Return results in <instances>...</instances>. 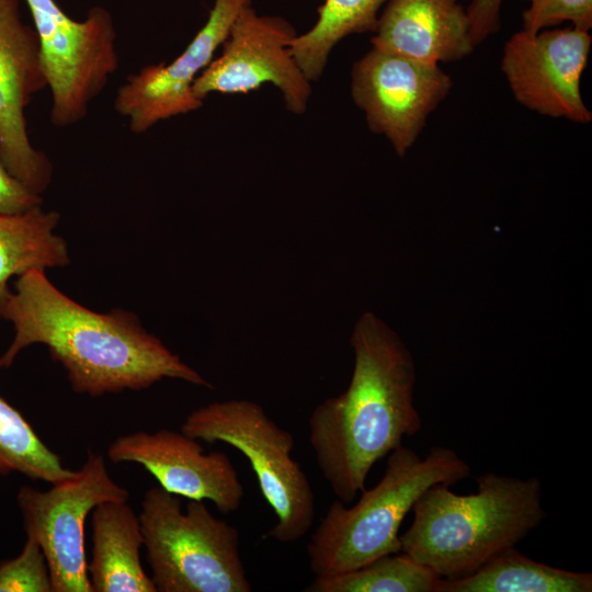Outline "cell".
Here are the masks:
<instances>
[{
    "mask_svg": "<svg viewBox=\"0 0 592 592\" xmlns=\"http://www.w3.org/2000/svg\"><path fill=\"white\" fill-rule=\"evenodd\" d=\"M0 592H53L49 567L34 537L26 535L20 554L0 562Z\"/></svg>",
    "mask_w": 592,
    "mask_h": 592,
    "instance_id": "7402d4cb",
    "label": "cell"
},
{
    "mask_svg": "<svg viewBox=\"0 0 592 592\" xmlns=\"http://www.w3.org/2000/svg\"><path fill=\"white\" fill-rule=\"evenodd\" d=\"M42 203V195L29 190L0 162V214L21 213Z\"/></svg>",
    "mask_w": 592,
    "mask_h": 592,
    "instance_id": "cb8c5ba5",
    "label": "cell"
},
{
    "mask_svg": "<svg viewBox=\"0 0 592 592\" xmlns=\"http://www.w3.org/2000/svg\"><path fill=\"white\" fill-rule=\"evenodd\" d=\"M129 491L109 474L104 456L90 451L75 474L48 490L22 486L16 502L26 535L39 544L49 567L53 592H92L84 524L105 501H128Z\"/></svg>",
    "mask_w": 592,
    "mask_h": 592,
    "instance_id": "ba28073f",
    "label": "cell"
},
{
    "mask_svg": "<svg viewBox=\"0 0 592 592\" xmlns=\"http://www.w3.org/2000/svg\"><path fill=\"white\" fill-rule=\"evenodd\" d=\"M0 319L14 331L0 355V368L11 367L27 346L42 344L61 364L77 394L100 397L141 390L163 378L214 388L148 332L136 314L91 310L64 294L43 270L16 276L0 306Z\"/></svg>",
    "mask_w": 592,
    "mask_h": 592,
    "instance_id": "6da1fadb",
    "label": "cell"
},
{
    "mask_svg": "<svg viewBox=\"0 0 592 592\" xmlns=\"http://www.w3.org/2000/svg\"><path fill=\"white\" fill-rule=\"evenodd\" d=\"M523 12V31L535 34L543 29L569 21L573 27H592V0H528Z\"/></svg>",
    "mask_w": 592,
    "mask_h": 592,
    "instance_id": "603a6c76",
    "label": "cell"
},
{
    "mask_svg": "<svg viewBox=\"0 0 592 592\" xmlns=\"http://www.w3.org/2000/svg\"><path fill=\"white\" fill-rule=\"evenodd\" d=\"M476 482L477 492L465 496L445 483L426 489L413 504L411 525L399 536L400 553L443 579H457L515 546L545 520L537 477L489 471Z\"/></svg>",
    "mask_w": 592,
    "mask_h": 592,
    "instance_id": "3957f363",
    "label": "cell"
},
{
    "mask_svg": "<svg viewBox=\"0 0 592 592\" xmlns=\"http://www.w3.org/2000/svg\"><path fill=\"white\" fill-rule=\"evenodd\" d=\"M297 35L287 20L260 15L252 4L244 8L221 45V54L194 81V95L204 101L210 93H248L271 83L281 91L289 112L305 113L311 81L291 53Z\"/></svg>",
    "mask_w": 592,
    "mask_h": 592,
    "instance_id": "9c48e42d",
    "label": "cell"
},
{
    "mask_svg": "<svg viewBox=\"0 0 592 592\" xmlns=\"http://www.w3.org/2000/svg\"><path fill=\"white\" fill-rule=\"evenodd\" d=\"M113 463L143 466L166 491L187 500H208L224 514L239 509L244 488L227 454L204 453L196 439L170 429L137 431L107 447Z\"/></svg>",
    "mask_w": 592,
    "mask_h": 592,
    "instance_id": "5bb4252c",
    "label": "cell"
},
{
    "mask_svg": "<svg viewBox=\"0 0 592 592\" xmlns=\"http://www.w3.org/2000/svg\"><path fill=\"white\" fill-rule=\"evenodd\" d=\"M442 578L403 553L379 557L356 569L316 577L307 592H437Z\"/></svg>",
    "mask_w": 592,
    "mask_h": 592,
    "instance_id": "ffe728a7",
    "label": "cell"
},
{
    "mask_svg": "<svg viewBox=\"0 0 592 592\" xmlns=\"http://www.w3.org/2000/svg\"><path fill=\"white\" fill-rule=\"evenodd\" d=\"M591 44L589 32L573 26L514 33L504 45L501 70L515 100L542 115L590 123L580 81Z\"/></svg>",
    "mask_w": 592,
    "mask_h": 592,
    "instance_id": "7c38bea8",
    "label": "cell"
},
{
    "mask_svg": "<svg viewBox=\"0 0 592 592\" xmlns=\"http://www.w3.org/2000/svg\"><path fill=\"white\" fill-rule=\"evenodd\" d=\"M374 33L373 47L428 64L459 60L475 48L459 0H389Z\"/></svg>",
    "mask_w": 592,
    "mask_h": 592,
    "instance_id": "9a60e30c",
    "label": "cell"
},
{
    "mask_svg": "<svg viewBox=\"0 0 592 592\" xmlns=\"http://www.w3.org/2000/svg\"><path fill=\"white\" fill-rule=\"evenodd\" d=\"M592 573L556 568L509 547L475 572L441 580L437 592H591Z\"/></svg>",
    "mask_w": 592,
    "mask_h": 592,
    "instance_id": "ac0fdd59",
    "label": "cell"
},
{
    "mask_svg": "<svg viewBox=\"0 0 592 592\" xmlns=\"http://www.w3.org/2000/svg\"><path fill=\"white\" fill-rule=\"evenodd\" d=\"M41 47L50 122L66 128L86 118L91 103L119 68L112 14L93 7L81 20L71 19L55 0H25Z\"/></svg>",
    "mask_w": 592,
    "mask_h": 592,
    "instance_id": "52a82bcc",
    "label": "cell"
},
{
    "mask_svg": "<svg viewBox=\"0 0 592 592\" xmlns=\"http://www.w3.org/2000/svg\"><path fill=\"white\" fill-rule=\"evenodd\" d=\"M144 546L157 592H250L239 532L214 516L204 501L160 486L149 488L139 513Z\"/></svg>",
    "mask_w": 592,
    "mask_h": 592,
    "instance_id": "5b68a950",
    "label": "cell"
},
{
    "mask_svg": "<svg viewBox=\"0 0 592 592\" xmlns=\"http://www.w3.org/2000/svg\"><path fill=\"white\" fill-rule=\"evenodd\" d=\"M59 220L58 212L44 210L42 205L0 214V306L11 292L13 276L70 262L67 242L55 234Z\"/></svg>",
    "mask_w": 592,
    "mask_h": 592,
    "instance_id": "e0dca14e",
    "label": "cell"
},
{
    "mask_svg": "<svg viewBox=\"0 0 592 592\" xmlns=\"http://www.w3.org/2000/svg\"><path fill=\"white\" fill-rule=\"evenodd\" d=\"M439 65L372 47L351 71V94L368 128L405 156L452 89Z\"/></svg>",
    "mask_w": 592,
    "mask_h": 592,
    "instance_id": "30bf717a",
    "label": "cell"
},
{
    "mask_svg": "<svg viewBox=\"0 0 592 592\" xmlns=\"http://www.w3.org/2000/svg\"><path fill=\"white\" fill-rule=\"evenodd\" d=\"M388 1L325 0L316 24L291 44V53L305 76L310 81L319 79L331 50L344 37L374 32L379 11Z\"/></svg>",
    "mask_w": 592,
    "mask_h": 592,
    "instance_id": "d6986e66",
    "label": "cell"
},
{
    "mask_svg": "<svg viewBox=\"0 0 592 592\" xmlns=\"http://www.w3.org/2000/svg\"><path fill=\"white\" fill-rule=\"evenodd\" d=\"M181 431L208 443L224 442L249 460L277 520L266 537L291 544L308 533L316 515L314 490L292 457V433L277 425L260 403L248 399L210 402L191 411Z\"/></svg>",
    "mask_w": 592,
    "mask_h": 592,
    "instance_id": "8992f818",
    "label": "cell"
},
{
    "mask_svg": "<svg viewBox=\"0 0 592 592\" xmlns=\"http://www.w3.org/2000/svg\"><path fill=\"white\" fill-rule=\"evenodd\" d=\"M18 473L50 485L71 477L23 414L0 395V476Z\"/></svg>",
    "mask_w": 592,
    "mask_h": 592,
    "instance_id": "44dd1931",
    "label": "cell"
},
{
    "mask_svg": "<svg viewBox=\"0 0 592 592\" xmlns=\"http://www.w3.org/2000/svg\"><path fill=\"white\" fill-rule=\"evenodd\" d=\"M92 592H157L141 565L140 520L128 501H105L91 512Z\"/></svg>",
    "mask_w": 592,
    "mask_h": 592,
    "instance_id": "2e32d148",
    "label": "cell"
},
{
    "mask_svg": "<svg viewBox=\"0 0 592 592\" xmlns=\"http://www.w3.org/2000/svg\"><path fill=\"white\" fill-rule=\"evenodd\" d=\"M251 4L252 0H215L207 21L181 55L170 64L145 66L126 78L116 91L114 109L128 119L134 134L203 105L193 93V83L214 59L239 13Z\"/></svg>",
    "mask_w": 592,
    "mask_h": 592,
    "instance_id": "4fadbf2b",
    "label": "cell"
},
{
    "mask_svg": "<svg viewBox=\"0 0 592 592\" xmlns=\"http://www.w3.org/2000/svg\"><path fill=\"white\" fill-rule=\"evenodd\" d=\"M47 88L38 36L20 12V0H0V162L32 192L42 195L53 164L29 137L25 109Z\"/></svg>",
    "mask_w": 592,
    "mask_h": 592,
    "instance_id": "8fae6325",
    "label": "cell"
},
{
    "mask_svg": "<svg viewBox=\"0 0 592 592\" xmlns=\"http://www.w3.org/2000/svg\"><path fill=\"white\" fill-rule=\"evenodd\" d=\"M502 0H471L466 9L475 46L500 29Z\"/></svg>",
    "mask_w": 592,
    "mask_h": 592,
    "instance_id": "d4e9b609",
    "label": "cell"
},
{
    "mask_svg": "<svg viewBox=\"0 0 592 592\" xmlns=\"http://www.w3.org/2000/svg\"><path fill=\"white\" fill-rule=\"evenodd\" d=\"M351 345L354 367L348 388L317 405L308 419L318 467L343 503L365 489L378 460L422 425L414 406V362L397 333L365 312Z\"/></svg>",
    "mask_w": 592,
    "mask_h": 592,
    "instance_id": "7a4b0ae2",
    "label": "cell"
},
{
    "mask_svg": "<svg viewBox=\"0 0 592 592\" xmlns=\"http://www.w3.org/2000/svg\"><path fill=\"white\" fill-rule=\"evenodd\" d=\"M469 476V465L449 447L433 446L424 457L403 445L394 449L380 480L354 505L330 504L307 544L311 572L330 577L400 553L399 530L419 497Z\"/></svg>",
    "mask_w": 592,
    "mask_h": 592,
    "instance_id": "277c9868",
    "label": "cell"
}]
</instances>
